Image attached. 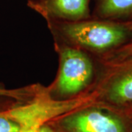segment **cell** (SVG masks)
<instances>
[{
  "label": "cell",
  "instance_id": "cell-1",
  "mask_svg": "<svg viewBox=\"0 0 132 132\" xmlns=\"http://www.w3.org/2000/svg\"><path fill=\"white\" fill-rule=\"evenodd\" d=\"M46 20L69 42L78 48L95 52L106 54L132 40L131 32L124 21L101 19L77 21Z\"/></svg>",
  "mask_w": 132,
  "mask_h": 132
},
{
  "label": "cell",
  "instance_id": "cell-2",
  "mask_svg": "<svg viewBox=\"0 0 132 132\" xmlns=\"http://www.w3.org/2000/svg\"><path fill=\"white\" fill-rule=\"evenodd\" d=\"M90 101L92 98L90 97L56 100L43 93L38 94L32 101L2 112V114L20 128L41 129L50 120L85 107Z\"/></svg>",
  "mask_w": 132,
  "mask_h": 132
},
{
  "label": "cell",
  "instance_id": "cell-3",
  "mask_svg": "<svg viewBox=\"0 0 132 132\" xmlns=\"http://www.w3.org/2000/svg\"><path fill=\"white\" fill-rule=\"evenodd\" d=\"M60 65L52 93L64 99L73 98L90 85L93 76V62L79 48L61 46L58 48Z\"/></svg>",
  "mask_w": 132,
  "mask_h": 132
},
{
  "label": "cell",
  "instance_id": "cell-4",
  "mask_svg": "<svg viewBox=\"0 0 132 132\" xmlns=\"http://www.w3.org/2000/svg\"><path fill=\"white\" fill-rule=\"evenodd\" d=\"M61 126L67 132H126L117 114L97 107H82L65 115Z\"/></svg>",
  "mask_w": 132,
  "mask_h": 132
},
{
  "label": "cell",
  "instance_id": "cell-5",
  "mask_svg": "<svg viewBox=\"0 0 132 132\" xmlns=\"http://www.w3.org/2000/svg\"><path fill=\"white\" fill-rule=\"evenodd\" d=\"M107 66L110 70L98 96L114 106H132V60Z\"/></svg>",
  "mask_w": 132,
  "mask_h": 132
},
{
  "label": "cell",
  "instance_id": "cell-6",
  "mask_svg": "<svg viewBox=\"0 0 132 132\" xmlns=\"http://www.w3.org/2000/svg\"><path fill=\"white\" fill-rule=\"evenodd\" d=\"M90 0H31L29 6L46 19L77 21L90 19Z\"/></svg>",
  "mask_w": 132,
  "mask_h": 132
},
{
  "label": "cell",
  "instance_id": "cell-7",
  "mask_svg": "<svg viewBox=\"0 0 132 132\" xmlns=\"http://www.w3.org/2000/svg\"><path fill=\"white\" fill-rule=\"evenodd\" d=\"M95 15L98 19L111 21L131 20L132 0H97Z\"/></svg>",
  "mask_w": 132,
  "mask_h": 132
},
{
  "label": "cell",
  "instance_id": "cell-8",
  "mask_svg": "<svg viewBox=\"0 0 132 132\" xmlns=\"http://www.w3.org/2000/svg\"><path fill=\"white\" fill-rule=\"evenodd\" d=\"M132 60V40L122 46L106 53L104 62L106 65Z\"/></svg>",
  "mask_w": 132,
  "mask_h": 132
},
{
  "label": "cell",
  "instance_id": "cell-9",
  "mask_svg": "<svg viewBox=\"0 0 132 132\" xmlns=\"http://www.w3.org/2000/svg\"><path fill=\"white\" fill-rule=\"evenodd\" d=\"M19 129L17 123L0 112V132H18Z\"/></svg>",
  "mask_w": 132,
  "mask_h": 132
},
{
  "label": "cell",
  "instance_id": "cell-10",
  "mask_svg": "<svg viewBox=\"0 0 132 132\" xmlns=\"http://www.w3.org/2000/svg\"><path fill=\"white\" fill-rule=\"evenodd\" d=\"M24 93V91H18V90H7L0 88V95H6L11 97H19L21 96V93Z\"/></svg>",
  "mask_w": 132,
  "mask_h": 132
},
{
  "label": "cell",
  "instance_id": "cell-11",
  "mask_svg": "<svg viewBox=\"0 0 132 132\" xmlns=\"http://www.w3.org/2000/svg\"><path fill=\"white\" fill-rule=\"evenodd\" d=\"M18 132H43V128H20Z\"/></svg>",
  "mask_w": 132,
  "mask_h": 132
},
{
  "label": "cell",
  "instance_id": "cell-12",
  "mask_svg": "<svg viewBox=\"0 0 132 132\" xmlns=\"http://www.w3.org/2000/svg\"><path fill=\"white\" fill-rule=\"evenodd\" d=\"M126 24L127 25V27L129 29V30H130V32H131V36H132V19L131 20H129V21H124ZM131 41V40H130Z\"/></svg>",
  "mask_w": 132,
  "mask_h": 132
}]
</instances>
